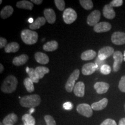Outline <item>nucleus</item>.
I'll return each mask as SVG.
<instances>
[{"instance_id":"obj_38","label":"nucleus","mask_w":125,"mask_h":125,"mask_svg":"<svg viewBox=\"0 0 125 125\" xmlns=\"http://www.w3.org/2000/svg\"><path fill=\"white\" fill-rule=\"evenodd\" d=\"M101 125H117L116 122L111 119H107L103 121Z\"/></svg>"},{"instance_id":"obj_11","label":"nucleus","mask_w":125,"mask_h":125,"mask_svg":"<svg viewBox=\"0 0 125 125\" xmlns=\"http://www.w3.org/2000/svg\"><path fill=\"white\" fill-rule=\"evenodd\" d=\"M111 24L108 22H100L94 26V31L97 33L107 32L111 29Z\"/></svg>"},{"instance_id":"obj_42","label":"nucleus","mask_w":125,"mask_h":125,"mask_svg":"<svg viewBox=\"0 0 125 125\" xmlns=\"http://www.w3.org/2000/svg\"><path fill=\"white\" fill-rule=\"evenodd\" d=\"M119 125H125V118H122L119 122Z\"/></svg>"},{"instance_id":"obj_47","label":"nucleus","mask_w":125,"mask_h":125,"mask_svg":"<svg viewBox=\"0 0 125 125\" xmlns=\"http://www.w3.org/2000/svg\"><path fill=\"white\" fill-rule=\"evenodd\" d=\"M123 60L125 61V51L124 52V54H123Z\"/></svg>"},{"instance_id":"obj_40","label":"nucleus","mask_w":125,"mask_h":125,"mask_svg":"<svg viewBox=\"0 0 125 125\" xmlns=\"http://www.w3.org/2000/svg\"><path fill=\"white\" fill-rule=\"evenodd\" d=\"M7 45V40H6L5 38H2V37H1L0 38V48L2 49V48L5 47Z\"/></svg>"},{"instance_id":"obj_35","label":"nucleus","mask_w":125,"mask_h":125,"mask_svg":"<svg viewBox=\"0 0 125 125\" xmlns=\"http://www.w3.org/2000/svg\"><path fill=\"white\" fill-rule=\"evenodd\" d=\"M119 89L122 92L125 93V75L122 76L118 85Z\"/></svg>"},{"instance_id":"obj_24","label":"nucleus","mask_w":125,"mask_h":125,"mask_svg":"<svg viewBox=\"0 0 125 125\" xmlns=\"http://www.w3.org/2000/svg\"><path fill=\"white\" fill-rule=\"evenodd\" d=\"M13 13V8L11 6L7 5L5 6L0 12V16L1 18L3 19L8 18L10 17Z\"/></svg>"},{"instance_id":"obj_6","label":"nucleus","mask_w":125,"mask_h":125,"mask_svg":"<svg viewBox=\"0 0 125 125\" xmlns=\"http://www.w3.org/2000/svg\"><path fill=\"white\" fill-rule=\"evenodd\" d=\"M76 111L79 114L87 118H90L93 115V109L92 107L85 103L79 104L76 107Z\"/></svg>"},{"instance_id":"obj_17","label":"nucleus","mask_w":125,"mask_h":125,"mask_svg":"<svg viewBox=\"0 0 125 125\" xmlns=\"http://www.w3.org/2000/svg\"><path fill=\"white\" fill-rule=\"evenodd\" d=\"M29 57L28 55L26 54H23L21 55L15 57L13 59L12 62L16 66H20V65H24L29 60Z\"/></svg>"},{"instance_id":"obj_19","label":"nucleus","mask_w":125,"mask_h":125,"mask_svg":"<svg viewBox=\"0 0 125 125\" xmlns=\"http://www.w3.org/2000/svg\"><path fill=\"white\" fill-rule=\"evenodd\" d=\"M108 103V100L107 98H103L102 100L98 101V102L93 103L91 105L92 108L94 111L102 110L107 107Z\"/></svg>"},{"instance_id":"obj_12","label":"nucleus","mask_w":125,"mask_h":125,"mask_svg":"<svg viewBox=\"0 0 125 125\" xmlns=\"http://www.w3.org/2000/svg\"><path fill=\"white\" fill-rule=\"evenodd\" d=\"M44 17L46 19V21L50 24H53L56 20V15L53 9L51 8L45 9L43 11Z\"/></svg>"},{"instance_id":"obj_18","label":"nucleus","mask_w":125,"mask_h":125,"mask_svg":"<svg viewBox=\"0 0 125 125\" xmlns=\"http://www.w3.org/2000/svg\"><path fill=\"white\" fill-rule=\"evenodd\" d=\"M34 57L37 62L41 64H46L49 62V58L48 55L42 52H37L35 53Z\"/></svg>"},{"instance_id":"obj_36","label":"nucleus","mask_w":125,"mask_h":125,"mask_svg":"<svg viewBox=\"0 0 125 125\" xmlns=\"http://www.w3.org/2000/svg\"><path fill=\"white\" fill-rule=\"evenodd\" d=\"M105 61H102L101 60H100L98 59V57H97V58L96 59V62H95V64H96V70L97 71H100V68L101 67L103 66V65L105 64Z\"/></svg>"},{"instance_id":"obj_37","label":"nucleus","mask_w":125,"mask_h":125,"mask_svg":"<svg viewBox=\"0 0 125 125\" xmlns=\"http://www.w3.org/2000/svg\"><path fill=\"white\" fill-rule=\"evenodd\" d=\"M123 1L122 0H113L109 3L112 7H119L122 5Z\"/></svg>"},{"instance_id":"obj_22","label":"nucleus","mask_w":125,"mask_h":125,"mask_svg":"<svg viewBox=\"0 0 125 125\" xmlns=\"http://www.w3.org/2000/svg\"><path fill=\"white\" fill-rule=\"evenodd\" d=\"M58 42L56 41H51L43 45V49L46 52H53L58 48Z\"/></svg>"},{"instance_id":"obj_14","label":"nucleus","mask_w":125,"mask_h":125,"mask_svg":"<svg viewBox=\"0 0 125 125\" xmlns=\"http://www.w3.org/2000/svg\"><path fill=\"white\" fill-rule=\"evenodd\" d=\"M96 64L93 62L85 64L82 68V73L84 75H90L96 71Z\"/></svg>"},{"instance_id":"obj_28","label":"nucleus","mask_w":125,"mask_h":125,"mask_svg":"<svg viewBox=\"0 0 125 125\" xmlns=\"http://www.w3.org/2000/svg\"><path fill=\"white\" fill-rule=\"evenodd\" d=\"M24 125H35V120L32 115L29 114H24L22 116Z\"/></svg>"},{"instance_id":"obj_15","label":"nucleus","mask_w":125,"mask_h":125,"mask_svg":"<svg viewBox=\"0 0 125 125\" xmlns=\"http://www.w3.org/2000/svg\"><path fill=\"white\" fill-rule=\"evenodd\" d=\"M103 15L108 19H113L115 17V12L113 7L110 4H107L104 6L103 10Z\"/></svg>"},{"instance_id":"obj_13","label":"nucleus","mask_w":125,"mask_h":125,"mask_svg":"<svg viewBox=\"0 0 125 125\" xmlns=\"http://www.w3.org/2000/svg\"><path fill=\"white\" fill-rule=\"evenodd\" d=\"M94 88L98 94H104L107 93L109 88V85L104 82H96L94 85Z\"/></svg>"},{"instance_id":"obj_41","label":"nucleus","mask_w":125,"mask_h":125,"mask_svg":"<svg viewBox=\"0 0 125 125\" xmlns=\"http://www.w3.org/2000/svg\"><path fill=\"white\" fill-rule=\"evenodd\" d=\"M31 2H34L35 4L37 5H40L43 2L42 0H31Z\"/></svg>"},{"instance_id":"obj_9","label":"nucleus","mask_w":125,"mask_h":125,"mask_svg":"<svg viewBox=\"0 0 125 125\" xmlns=\"http://www.w3.org/2000/svg\"><path fill=\"white\" fill-rule=\"evenodd\" d=\"M101 18L100 12L95 10L92 12L87 18V23L90 26H94L99 22Z\"/></svg>"},{"instance_id":"obj_30","label":"nucleus","mask_w":125,"mask_h":125,"mask_svg":"<svg viewBox=\"0 0 125 125\" xmlns=\"http://www.w3.org/2000/svg\"><path fill=\"white\" fill-rule=\"evenodd\" d=\"M81 6L86 10H90L93 8V4L91 0H80Z\"/></svg>"},{"instance_id":"obj_16","label":"nucleus","mask_w":125,"mask_h":125,"mask_svg":"<svg viewBox=\"0 0 125 125\" xmlns=\"http://www.w3.org/2000/svg\"><path fill=\"white\" fill-rule=\"evenodd\" d=\"M85 85L83 82H78L75 85L74 88V93L76 96L82 97L85 95Z\"/></svg>"},{"instance_id":"obj_48","label":"nucleus","mask_w":125,"mask_h":125,"mask_svg":"<svg viewBox=\"0 0 125 125\" xmlns=\"http://www.w3.org/2000/svg\"><path fill=\"white\" fill-rule=\"evenodd\" d=\"M1 3H2V0H1V1H0V4H1Z\"/></svg>"},{"instance_id":"obj_7","label":"nucleus","mask_w":125,"mask_h":125,"mask_svg":"<svg viewBox=\"0 0 125 125\" xmlns=\"http://www.w3.org/2000/svg\"><path fill=\"white\" fill-rule=\"evenodd\" d=\"M114 49L111 46L103 47L99 50L98 53V57L100 60L105 61L107 58L113 55L114 53Z\"/></svg>"},{"instance_id":"obj_20","label":"nucleus","mask_w":125,"mask_h":125,"mask_svg":"<svg viewBox=\"0 0 125 125\" xmlns=\"http://www.w3.org/2000/svg\"><path fill=\"white\" fill-rule=\"evenodd\" d=\"M46 20L45 17H38L32 24H30L29 27L30 30H37L39 29L42 26H43L46 23Z\"/></svg>"},{"instance_id":"obj_50","label":"nucleus","mask_w":125,"mask_h":125,"mask_svg":"<svg viewBox=\"0 0 125 125\" xmlns=\"http://www.w3.org/2000/svg\"></svg>"},{"instance_id":"obj_46","label":"nucleus","mask_w":125,"mask_h":125,"mask_svg":"<svg viewBox=\"0 0 125 125\" xmlns=\"http://www.w3.org/2000/svg\"><path fill=\"white\" fill-rule=\"evenodd\" d=\"M29 70H30V68H29V67H26V73H29Z\"/></svg>"},{"instance_id":"obj_34","label":"nucleus","mask_w":125,"mask_h":125,"mask_svg":"<svg viewBox=\"0 0 125 125\" xmlns=\"http://www.w3.org/2000/svg\"><path fill=\"white\" fill-rule=\"evenodd\" d=\"M44 119L45 122H46V125H56L55 120L51 115H46V116H45Z\"/></svg>"},{"instance_id":"obj_32","label":"nucleus","mask_w":125,"mask_h":125,"mask_svg":"<svg viewBox=\"0 0 125 125\" xmlns=\"http://www.w3.org/2000/svg\"><path fill=\"white\" fill-rule=\"evenodd\" d=\"M54 4L56 7L60 11L64 10L65 8V1L64 0H54Z\"/></svg>"},{"instance_id":"obj_25","label":"nucleus","mask_w":125,"mask_h":125,"mask_svg":"<svg viewBox=\"0 0 125 125\" xmlns=\"http://www.w3.org/2000/svg\"><path fill=\"white\" fill-rule=\"evenodd\" d=\"M50 70L48 67H43V66H39L36 67L35 69V73L37 78L39 79H42L43 78L45 74H48L49 73Z\"/></svg>"},{"instance_id":"obj_44","label":"nucleus","mask_w":125,"mask_h":125,"mask_svg":"<svg viewBox=\"0 0 125 125\" xmlns=\"http://www.w3.org/2000/svg\"><path fill=\"white\" fill-rule=\"evenodd\" d=\"M4 66H3V65L2 64H0V73H2L3 71H4Z\"/></svg>"},{"instance_id":"obj_45","label":"nucleus","mask_w":125,"mask_h":125,"mask_svg":"<svg viewBox=\"0 0 125 125\" xmlns=\"http://www.w3.org/2000/svg\"><path fill=\"white\" fill-rule=\"evenodd\" d=\"M34 21V20H33V19L32 18H30L29 19V22L30 23V24H32Z\"/></svg>"},{"instance_id":"obj_2","label":"nucleus","mask_w":125,"mask_h":125,"mask_svg":"<svg viewBox=\"0 0 125 125\" xmlns=\"http://www.w3.org/2000/svg\"><path fill=\"white\" fill-rule=\"evenodd\" d=\"M41 100L40 96L38 94H31L29 96L23 97L20 100V104L21 106L26 108H35L40 104Z\"/></svg>"},{"instance_id":"obj_31","label":"nucleus","mask_w":125,"mask_h":125,"mask_svg":"<svg viewBox=\"0 0 125 125\" xmlns=\"http://www.w3.org/2000/svg\"><path fill=\"white\" fill-rule=\"evenodd\" d=\"M27 74L29 75V78H30V79L32 82L34 83H38L40 79L37 78V75H36L35 70L33 68H30V70Z\"/></svg>"},{"instance_id":"obj_8","label":"nucleus","mask_w":125,"mask_h":125,"mask_svg":"<svg viewBox=\"0 0 125 125\" xmlns=\"http://www.w3.org/2000/svg\"><path fill=\"white\" fill-rule=\"evenodd\" d=\"M114 62L113 64V70L114 72H118L121 68L122 63L123 62V56L121 52L116 51L113 54Z\"/></svg>"},{"instance_id":"obj_23","label":"nucleus","mask_w":125,"mask_h":125,"mask_svg":"<svg viewBox=\"0 0 125 125\" xmlns=\"http://www.w3.org/2000/svg\"><path fill=\"white\" fill-rule=\"evenodd\" d=\"M96 52L93 50L90 49L86 51L81 54V57L82 60L88 61L95 58L96 56Z\"/></svg>"},{"instance_id":"obj_43","label":"nucleus","mask_w":125,"mask_h":125,"mask_svg":"<svg viewBox=\"0 0 125 125\" xmlns=\"http://www.w3.org/2000/svg\"><path fill=\"white\" fill-rule=\"evenodd\" d=\"M35 112V108H30V109L29 110V114L31 115L33 112Z\"/></svg>"},{"instance_id":"obj_26","label":"nucleus","mask_w":125,"mask_h":125,"mask_svg":"<svg viewBox=\"0 0 125 125\" xmlns=\"http://www.w3.org/2000/svg\"><path fill=\"white\" fill-rule=\"evenodd\" d=\"M16 7L19 9H27V10H31L33 9L34 5L31 2L26 0H23V1H19L16 4Z\"/></svg>"},{"instance_id":"obj_3","label":"nucleus","mask_w":125,"mask_h":125,"mask_svg":"<svg viewBox=\"0 0 125 125\" xmlns=\"http://www.w3.org/2000/svg\"><path fill=\"white\" fill-rule=\"evenodd\" d=\"M21 38L23 42L27 45H33L38 41V35L35 31L24 29L21 32Z\"/></svg>"},{"instance_id":"obj_1","label":"nucleus","mask_w":125,"mask_h":125,"mask_svg":"<svg viewBox=\"0 0 125 125\" xmlns=\"http://www.w3.org/2000/svg\"><path fill=\"white\" fill-rule=\"evenodd\" d=\"M18 79L13 75H9L4 79L1 87V90L5 93H12L16 90Z\"/></svg>"},{"instance_id":"obj_21","label":"nucleus","mask_w":125,"mask_h":125,"mask_svg":"<svg viewBox=\"0 0 125 125\" xmlns=\"http://www.w3.org/2000/svg\"><path fill=\"white\" fill-rule=\"evenodd\" d=\"M18 116L15 114H10L4 119L2 124L4 125H13L18 121Z\"/></svg>"},{"instance_id":"obj_39","label":"nucleus","mask_w":125,"mask_h":125,"mask_svg":"<svg viewBox=\"0 0 125 125\" xmlns=\"http://www.w3.org/2000/svg\"><path fill=\"white\" fill-rule=\"evenodd\" d=\"M62 107L65 110H71L73 108V104L71 102L68 101V102L64 103Z\"/></svg>"},{"instance_id":"obj_5","label":"nucleus","mask_w":125,"mask_h":125,"mask_svg":"<svg viewBox=\"0 0 125 125\" xmlns=\"http://www.w3.org/2000/svg\"><path fill=\"white\" fill-rule=\"evenodd\" d=\"M62 18L64 21L67 24L74 23L77 19V13L74 9L68 8L64 10L62 14Z\"/></svg>"},{"instance_id":"obj_49","label":"nucleus","mask_w":125,"mask_h":125,"mask_svg":"<svg viewBox=\"0 0 125 125\" xmlns=\"http://www.w3.org/2000/svg\"><path fill=\"white\" fill-rule=\"evenodd\" d=\"M1 125H3V124H2V123H1Z\"/></svg>"},{"instance_id":"obj_10","label":"nucleus","mask_w":125,"mask_h":125,"mask_svg":"<svg viewBox=\"0 0 125 125\" xmlns=\"http://www.w3.org/2000/svg\"><path fill=\"white\" fill-rule=\"evenodd\" d=\"M112 42L116 45L125 44V33L121 31H116L112 35Z\"/></svg>"},{"instance_id":"obj_33","label":"nucleus","mask_w":125,"mask_h":125,"mask_svg":"<svg viewBox=\"0 0 125 125\" xmlns=\"http://www.w3.org/2000/svg\"><path fill=\"white\" fill-rule=\"evenodd\" d=\"M100 71L104 75H108L111 72V68L108 65L104 64L101 67Z\"/></svg>"},{"instance_id":"obj_27","label":"nucleus","mask_w":125,"mask_h":125,"mask_svg":"<svg viewBox=\"0 0 125 125\" xmlns=\"http://www.w3.org/2000/svg\"><path fill=\"white\" fill-rule=\"evenodd\" d=\"M20 48V45L17 42H11L7 44L5 48V52L7 53H16L17 52Z\"/></svg>"},{"instance_id":"obj_29","label":"nucleus","mask_w":125,"mask_h":125,"mask_svg":"<svg viewBox=\"0 0 125 125\" xmlns=\"http://www.w3.org/2000/svg\"><path fill=\"white\" fill-rule=\"evenodd\" d=\"M23 83L25 87H26V90L29 93H31L34 91V82L31 80L30 78L29 77L25 78L24 81H23Z\"/></svg>"},{"instance_id":"obj_4","label":"nucleus","mask_w":125,"mask_h":125,"mask_svg":"<svg viewBox=\"0 0 125 125\" xmlns=\"http://www.w3.org/2000/svg\"><path fill=\"white\" fill-rule=\"evenodd\" d=\"M79 74H80V71L79 70H75L72 73V74L70 75L68 80L65 83V90L68 92H69V93L71 92L74 90V86L75 85V82L76 80H78V78H79Z\"/></svg>"}]
</instances>
